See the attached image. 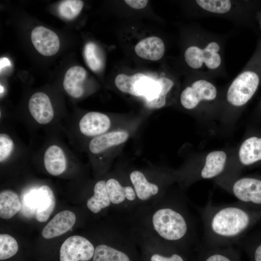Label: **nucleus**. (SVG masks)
<instances>
[{
	"mask_svg": "<svg viewBox=\"0 0 261 261\" xmlns=\"http://www.w3.org/2000/svg\"><path fill=\"white\" fill-rule=\"evenodd\" d=\"M203 240L207 247H222L239 242L261 220V209L239 202L216 205L208 200L200 209Z\"/></svg>",
	"mask_w": 261,
	"mask_h": 261,
	"instance_id": "obj_1",
	"label": "nucleus"
},
{
	"mask_svg": "<svg viewBox=\"0 0 261 261\" xmlns=\"http://www.w3.org/2000/svg\"><path fill=\"white\" fill-rule=\"evenodd\" d=\"M166 203L151 214L149 223L158 238L171 245L191 241L195 237L193 220L184 205Z\"/></svg>",
	"mask_w": 261,
	"mask_h": 261,
	"instance_id": "obj_2",
	"label": "nucleus"
},
{
	"mask_svg": "<svg viewBox=\"0 0 261 261\" xmlns=\"http://www.w3.org/2000/svg\"><path fill=\"white\" fill-rule=\"evenodd\" d=\"M221 46L216 41L206 42L200 46L193 45L188 47L184 53V58L189 67L195 70L206 68L213 71L218 69L222 64L220 53Z\"/></svg>",
	"mask_w": 261,
	"mask_h": 261,
	"instance_id": "obj_3",
	"label": "nucleus"
},
{
	"mask_svg": "<svg viewBox=\"0 0 261 261\" xmlns=\"http://www.w3.org/2000/svg\"><path fill=\"white\" fill-rule=\"evenodd\" d=\"M260 82L258 74L246 70L241 72L229 85L226 94L228 103L234 107L246 104L256 92Z\"/></svg>",
	"mask_w": 261,
	"mask_h": 261,
	"instance_id": "obj_4",
	"label": "nucleus"
},
{
	"mask_svg": "<svg viewBox=\"0 0 261 261\" xmlns=\"http://www.w3.org/2000/svg\"><path fill=\"white\" fill-rule=\"evenodd\" d=\"M218 96V89L210 80L200 78L187 87L180 95V102L188 110H193L205 102H212Z\"/></svg>",
	"mask_w": 261,
	"mask_h": 261,
	"instance_id": "obj_5",
	"label": "nucleus"
},
{
	"mask_svg": "<svg viewBox=\"0 0 261 261\" xmlns=\"http://www.w3.org/2000/svg\"><path fill=\"white\" fill-rule=\"evenodd\" d=\"M226 188L238 202L261 209V179L252 177L235 179Z\"/></svg>",
	"mask_w": 261,
	"mask_h": 261,
	"instance_id": "obj_6",
	"label": "nucleus"
},
{
	"mask_svg": "<svg viewBox=\"0 0 261 261\" xmlns=\"http://www.w3.org/2000/svg\"><path fill=\"white\" fill-rule=\"evenodd\" d=\"M95 248L87 238L73 235L62 244L59 251L60 261H88L93 258Z\"/></svg>",
	"mask_w": 261,
	"mask_h": 261,
	"instance_id": "obj_7",
	"label": "nucleus"
},
{
	"mask_svg": "<svg viewBox=\"0 0 261 261\" xmlns=\"http://www.w3.org/2000/svg\"><path fill=\"white\" fill-rule=\"evenodd\" d=\"M111 124L107 115L93 111L86 113L81 118L78 127L82 134L94 138L107 132Z\"/></svg>",
	"mask_w": 261,
	"mask_h": 261,
	"instance_id": "obj_8",
	"label": "nucleus"
},
{
	"mask_svg": "<svg viewBox=\"0 0 261 261\" xmlns=\"http://www.w3.org/2000/svg\"><path fill=\"white\" fill-rule=\"evenodd\" d=\"M28 108L33 119L40 125L50 123L54 117V110L47 95L42 92L34 93L29 99Z\"/></svg>",
	"mask_w": 261,
	"mask_h": 261,
	"instance_id": "obj_9",
	"label": "nucleus"
},
{
	"mask_svg": "<svg viewBox=\"0 0 261 261\" xmlns=\"http://www.w3.org/2000/svg\"><path fill=\"white\" fill-rule=\"evenodd\" d=\"M31 42L42 55L51 56L56 54L60 46L59 40L52 30L43 26L35 28L31 34Z\"/></svg>",
	"mask_w": 261,
	"mask_h": 261,
	"instance_id": "obj_10",
	"label": "nucleus"
},
{
	"mask_svg": "<svg viewBox=\"0 0 261 261\" xmlns=\"http://www.w3.org/2000/svg\"><path fill=\"white\" fill-rule=\"evenodd\" d=\"M75 220L76 217L72 212L68 210L60 212L44 228L42 235L45 239L61 235L73 227Z\"/></svg>",
	"mask_w": 261,
	"mask_h": 261,
	"instance_id": "obj_11",
	"label": "nucleus"
},
{
	"mask_svg": "<svg viewBox=\"0 0 261 261\" xmlns=\"http://www.w3.org/2000/svg\"><path fill=\"white\" fill-rule=\"evenodd\" d=\"M227 159V154L223 151L215 150L209 152L198 172L197 177L208 179L219 176L225 170Z\"/></svg>",
	"mask_w": 261,
	"mask_h": 261,
	"instance_id": "obj_12",
	"label": "nucleus"
},
{
	"mask_svg": "<svg viewBox=\"0 0 261 261\" xmlns=\"http://www.w3.org/2000/svg\"><path fill=\"white\" fill-rule=\"evenodd\" d=\"M129 134L126 130H116L106 132L92 138L88 144L89 151L93 154H100L108 149L125 143Z\"/></svg>",
	"mask_w": 261,
	"mask_h": 261,
	"instance_id": "obj_13",
	"label": "nucleus"
},
{
	"mask_svg": "<svg viewBox=\"0 0 261 261\" xmlns=\"http://www.w3.org/2000/svg\"><path fill=\"white\" fill-rule=\"evenodd\" d=\"M43 160L44 167L51 175H59L66 169V154L63 149L57 144H52L46 148Z\"/></svg>",
	"mask_w": 261,
	"mask_h": 261,
	"instance_id": "obj_14",
	"label": "nucleus"
},
{
	"mask_svg": "<svg viewBox=\"0 0 261 261\" xmlns=\"http://www.w3.org/2000/svg\"><path fill=\"white\" fill-rule=\"evenodd\" d=\"M87 76L85 69L81 66H74L66 72L63 82L65 90L72 97L79 98L84 92L83 82Z\"/></svg>",
	"mask_w": 261,
	"mask_h": 261,
	"instance_id": "obj_15",
	"label": "nucleus"
},
{
	"mask_svg": "<svg viewBox=\"0 0 261 261\" xmlns=\"http://www.w3.org/2000/svg\"><path fill=\"white\" fill-rule=\"evenodd\" d=\"M135 52L139 57L150 60H158L163 56L165 45L159 37L151 36L142 39L135 46Z\"/></svg>",
	"mask_w": 261,
	"mask_h": 261,
	"instance_id": "obj_16",
	"label": "nucleus"
},
{
	"mask_svg": "<svg viewBox=\"0 0 261 261\" xmlns=\"http://www.w3.org/2000/svg\"><path fill=\"white\" fill-rule=\"evenodd\" d=\"M130 179L139 200H150L159 193V186L148 181L141 171L134 170L131 172L130 174Z\"/></svg>",
	"mask_w": 261,
	"mask_h": 261,
	"instance_id": "obj_17",
	"label": "nucleus"
},
{
	"mask_svg": "<svg viewBox=\"0 0 261 261\" xmlns=\"http://www.w3.org/2000/svg\"><path fill=\"white\" fill-rule=\"evenodd\" d=\"M37 193L35 217L39 222H45L49 218L55 207V197L52 189L49 186L45 185L41 186L38 188Z\"/></svg>",
	"mask_w": 261,
	"mask_h": 261,
	"instance_id": "obj_18",
	"label": "nucleus"
},
{
	"mask_svg": "<svg viewBox=\"0 0 261 261\" xmlns=\"http://www.w3.org/2000/svg\"><path fill=\"white\" fill-rule=\"evenodd\" d=\"M106 189L111 203L120 205L127 201L134 202L137 196L133 187L123 186L117 179L111 178L106 181Z\"/></svg>",
	"mask_w": 261,
	"mask_h": 261,
	"instance_id": "obj_19",
	"label": "nucleus"
},
{
	"mask_svg": "<svg viewBox=\"0 0 261 261\" xmlns=\"http://www.w3.org/2000/svg\"><path fill=\"white\" fill-rule=\"evenodd\" d=\"M238 157L244 166L261 160V138L253 136L246 139L240 145Z\"/></svg>",
	"mask_w": 261,
	"mask_h": 261,
	"instance_id": "obj_20",
	"label": "nucleus"
},
{
	"mask_svg": "<svg viewBox=\"0 0 261 261\" xmlns=\"http://www.w3.org/2000/svg\"><path fill=\"white\" fill-rule=\"evenodd\" d=\"M111 203L106 189V181H98L94 185L93 195L87 201V208L92 213L97 214L102 209L108 207Z\"/></svg>",
	"mask_w": 261,
	"mask_h": 261,
	"instance_id": "obj_21",
	"label": "nucleus"
},
{
	"mask_svg": "<svg viewBox=\"0 0 261 261\" xmlns=\"http://www.w3.org/2000/svg\"><path fill=\"white\" fill-rule=\"evenodd\" d=\"M21 203L18 194L14 191L3 190L0 193V217L10 219L21 209Z\"/></svg>",
	"mask_w": 261,
	"mask_h": 261,
	"instance_id": "obj_22",
	"label": "nucleus"
},
{
	"mask_svg": "<svg viewBox=\"0 0 261 261\" xmlns=\"http://www.w3.org/2000/svg\"><path fill=\"white\" fill-rule=\"evenodd\" d=\"M93 261H130L129 256L123 251L105 244L95 248Z\"/></svg>",
	"mask_w": 261,
	"mask_h": 261,
	"instance_id": "obj_23",
	"label": "nucleus"
},
{
	"mask_svg": "<svg viewBox=\"0 0 261 261\" xmlns=\"http://www.w3.org/2000/svg\"><path fill=\"white\" fill-rule=\"evenodd\" d=\"M239 242L247 252L251 261H261V230L245 236Z\"/></svg>",
	"mask_w": 261,
	"mask_h": 261,
	"instance_id": "obj_24",
	"label": "nucleus"
},
{
	"mask_svg": "<svg viewBox=\"0 0 261 261\" xmlns=\"http://www.w3.org/2000/svg\"><path fill=\"white\" fill-rule=\"evenodd\" d=\"M200 258V261H238L232 250L220 247H206Z\"/></svg>",
	"mask_w": 261,
	"mask_h": 261,
	"instance_id": "obj_25",
	"label": "nucleus"
},
{
	"mask_svg": "<svg viewBox=\"0 0 261 261\" xmlns=\"http://www.w3.org/2000/svg\"><path fill=\"white\" fill-rule=\"evenodd\" d=\"M83 55L87 65L92 71L98 72L102 69V57L95 44L87 43L84 46Z\"/></svg>",
	"mask_w": 261,
	"mask_h": 261,
	"instance_id": "obj_26",
	"label": "nucleus"
},
{
	"mask_svg": "<svg viewBox=\"0 0 261 261\" xmlns=\"http://www.w3.org/2000/svg\"><path fill=\"white\" fill-rule=\"evenodd\" d=\"M196 2L204 11L218 14H227L233 8V2L229 0H197Z\"/></svg>",
	"mask_w": 261,
	"mask_h": 261,
	"instance_id": "obj_27",
	"label": "nucleus"
},
{
	"mask_svg": "<svg viewBox=\"0 0 261 261\" xmlns=\"http://www.w3.org/2000/svg\"><path fill=\"white\" fill-rule=\"evenodd\" d=\"M84 2L81 0H65L58 6L59 14L63 18L71 20L76 17L81 11Z\"/></svg>",
	"mask_w": 261,
	"mask_h": 261,
	"instance_id": "obj_28",
	"label": "nucleus"
},
{
	"mask_svg": "<svg viewBox=\"0 0 261 261\" xmlns=\"http://www.w3.org/2000/svg\"><path fill=\"white\" fill-rule=\"evenodd\" d=\"M18 246L15 239L10 235H0V260H4L14 256L17 252Z\"/></svg>",
	"mask_w": 261,
	"mask_h": 261,
	"instance_id": "obj_29",
	"label": "nucleus"
},
{
	"mask_svg": "<svg viewBox=\"0 0 261 261\" xmlns=\"http://www.w3.org/2000/svg\"><path fill=\"white\" fill-rule=\"evenodd\" d=\"M14 144L11 137L6 133L0 134V162L8 160L13 154Z\"/></svg>",
	"mask_w": 261,
	"mask_h": 261,
	"instance_id": "obj_30",
	"label": "nucleus"
},
{
	"mask_svg": "<svg viewBox=\"0 0 261 261\" xmlns=\"http://www.w3.org/2000/svg\"><path fill=\"white\" fill-rule=\"evenodd\" d=\"M37 190L29 192L24 198V205L30 210L34 209L36 211L37 203Z\"/></svg>",
	"mask_w": 261,
	"mask_h": 261,
	"instance_id": "obj_31",
	"label": "nucleus"
},
{
	"mask_svg": "<svg viewBox=\"0 0 261 261\" xmlns=\"http://www.w3.org/2000/svg\"><path fill=\"white\" fill-rule=\"evenodd\" d=\"M150 261H185L184 259L178 254H173L170 256H163L159 254H154L150 258Z\"/></svg>",
	"mask_w": 261,
	"mask_h": 261,
	"instance_id": "obj_32",
	"label": "nucleus"
},
{
	"mask_svg": "<svg viewBox=\"0 0 261 261\" xmlns=\"http://www.w3.org/2000/svg\"><path fill=\"white\" fill-rule=\"evenodd\" d=\"M124 1L129 6L135 9L145 8L148 2V0H125Z\"/></svg>",
	"mask_w": 261,
	"mask_h": 261,
	"instance_id": "obj_33",
	"label": "nucleus"
},
{
	"mask_svg": "<svg viewBox=\"0 0 261 261\" xmlns=\"http://www.w3.org/2000/svg\"><path fill=\"white\" fill-rule=\"evenodd\" d=\"M11 63L9 59L6 57H2L0 59V69L1 70L6 67L10 66Z\"/></svg>",
	"mask_w": 261,
	"mask_h": 261,
	"instance_id": "obj_34",
	"label": "nucleus"
},
{
	"mask_svg": "<svg viewBox=\"0 0 261 261\" xmlns=\"http://www.w3.org/2000/svg\"></svg>",
	"mask_w": 261,
	"mask_h": 261,
	"instance_id": "obj_35",
	"label": "nucleus"
}]
</instances>
